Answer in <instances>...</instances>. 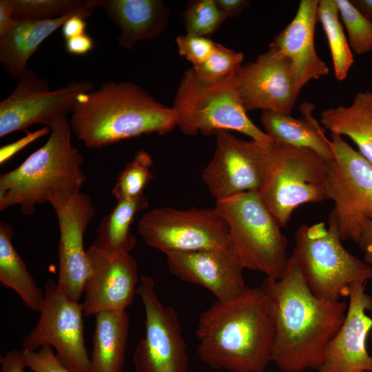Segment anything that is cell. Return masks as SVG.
Returning <instances> with one entry per match:
<instances>
[{
  "instance_id": "6da1fadb",
  "label": "cell",
  "mask_w": 372,
  "mask_h": 372,
  "mask_svg": "<svg viewBox=\"0 0 372 372\" xmlns=\"http://www.w3.org/2000/svg\"><path fill=\"white\" fill-rule=\"evenodd\" d=\"M261 287L269 298L275 324L272 362L283 372L318 370L348 304L316 296L292 256L284 275L279 279L266 277Z\"/></svg>"
},
{
  "instance_id": "7a4b0ae2",
  "label": "cell",
  "mask_w": 372,
  "mask_h": 372,
  "mask_svg": "<svg viewBox=\"0 0 372 372\" xmlns=\"http://www.w3.org/2000/svg\"><path fill=\"white\" fill-rule=\"evenodd\" d=\"M200 359L210 368L265 372L272 362L275 324L263 288L247 287L216 300L200 313L196 329Z\"/></svg>"
},
{
  "instance_id": "3957f363",
  "label": "cell",
  "mask_w": 372,
  "mask_h": 372,
  "mask_svg": "<svg viewBox=\"0 0 372 372\" xmlns=\"http://www.w3.org/2000/svg\"><path fill=\"white\" fill-rule=\"evenodd\" d=\"M69 121L72 130L89 148L143 134L163 135L177 126L172 107L127 81H106L98 90L81 95Z\"/></svg>"
},
{
  "instance_id": "277c9868",
  "label": "cell",
  "mask_w": 372,
  "mask_h": 372,
  "mask_svg": "<svg viewBox=\"0 0 372 372\" xmlns=\"http://www.w3.org/2000/svg\"><path fill=\"white\" fill-rule=\"evenodd\" d=\"M47 142L20 165L0 176V210L19 206L26 216L39 205L81 192L86 176L82 154L72 144L68 116L50 127Z\"/></svg>"
},
{
  "instance_id": "5b68a950",
  "label": "cell",
  "mask_w": 372,
  "mask_h": 372,
  "mask_svg": "<svg viewBox=\"0 0 372 372\" xmlns=\"http://www.w3.org/2000/svg\"><path fill=\"white\" fill-rule=\"evenodd\" d=\"M215 209L225 220L233 247L245 269L279 279L289 257L282 226L262 203L257 191L217 200Z\"/></svg>"
},
{
  "instance_id": "8992f818",
  "label": "cell",
  "mask_w": 372,
  "mask_h": 372,
  "mask_svg": "<svg viewBox=\"0 0 372 372\" xmlns=\"http://www.w3.org/2000/svg\"><path fill=\"white\" fill-rule=\"evenodd\" d=\"M328 223V227L322 222L300 225L295 235L291 256L316 296L338 301L348 298L353 283L372 279V266L344 247L331 213Z\"/></svg>"
},
{
  "instance_id": "52a82bcc",
  "label": "cell",
  "mask_w": 372,
  "mask_h": 372,
  "mask_svg": "<svg viewBox=\"0 0 372 372\" xmlns=\"http://www.w3.org/2000/svg\"><path fill=\"white\" fill-rule=\"evenodd\" d=\"M172 108L177 115V126L186 135L200 132L211 136L217 130H233L260 143L273 141L247 116L239 95L237 71L216 84L203 85L193 68L187 69Z\"/></svg>"
},
{
  "instance_id": "ba28073f",
  "label": "cell",
  "mask_w": 372,
  "mask_h": 372,
  "mask_svg": "<svg viewBox=\"0 0 372 372\" xmlns=\"http://www.w3.org/2000/svg\"><path fill=\"white\" fill-rule=\"evenodd\" d=\"M265 147L266 169L258 192L280 225L286 227L298 206L326 200L327 161L307 148L273 141Z\"/></svg>"
},
{
  "instance_id": "9c48e42d",
  "label": "cell",
  "mask_w": 372,
  "mask_h": 372,
  "mask_svg": "<svg viewBox=\"0 0 372 372\" xmlns=\"http://www.w3.org/2000/svg\"><path fill=\"white\" fill-rule=\"evenodd\" d=\"M334 158L327 162L324 181L331 214L342 241L358 243L364 227L372 221V164L340 135L331 133Z\"/></svg>"
},
{
  "instance_id": "30bf717a",
  "label": "cell",
  "mask_w": 372,
  "mask_h": 372,
  "mask_svg": "<svg viewBox=\"0 0 372 372\" xmlns=\"http://www.w3.org/2000/svg\"><path fill=\"white\" fill-rule=\"evenodd\" d=\"M137 230L147 245L166 256L234 249L228 226L215 207L186 210L155 208L142 216Z\"/></svg>"
},
{
  "instance_id": "8fae6325",
  "label": "cell",
  "mask_w": 372,
  "mask_h": 372,
  "mask_svg": "<svg viewBox=\"0 0 372 372\" xmlns=\"http://www.w3.org/2000/svg\"><path fill=\"white\" fill-rule=\"evenodd\" d=\"M39 313L36 326L23 340V349L37 351L50 347L70 371L90 372L83 303L65 293L57 282L48 279Z\"/></svg>"
},
{
  "instance_id": "7c38bea8",
  "label": "cell",
  "mask_w": 372,
  "mask_h": 372,
  "mask_svg": "<svg viewBox=\"0 0 372 372\" xmlns=\"http://www.w3.org/2000/svg\"><path fill=\"white\" fill-rule=\"evenodd\" d=\"M137 295L145 310V334L133 353L135 372H188L186 342L175 309L164 305L154 279L140 277Z\"/></svg>"
},
{
  "instance_id": "4fadbf2b",
  "label": "cell",
  "mask_w": 372,
  "mask_h": 372,
  "mask_svg": "<svg viewBox=\"0 0 372 372\" xmlns=\"http://www.w3.org/2000/svg\"><path fill=\"white\" fill-rule=\"evenodd\" d=\"M88 81H72L50 90L48 80L28 70L13 92L0 102V137L34 124L52 126L71 114L80 96L94 90Z\"/></svg>"
},
{
  "instance_id": "5bb4252c",
  "label": "cell",
  "mask_w": 372,
  "mask_h": 372,
  "mask_svg": "<svg viewBox=\"0 0 372 372\" xmlns=\"http://www.w3.org/2000/svg\"><path fill=\"white\" fill-rule=\"evenodd\" d=\"M214 154L202 173L210 194L221 200L258 191L266 169L265 144L245 141L228 130H217Z\"/></svg>"
},
{
  "instance_id": "9a60e30c",
  "label": "cell",
  "mask_w": 372,
  "mask_h": 372,
  "mask_svg": "<svg viewBox=\"0 0 372 372\" xmlns=\"http://www.w3.org/2000/svg\"><path fill=\"white\" fill-rule=\"evenodd\" d=\"M238 92L244 109L291 114L300 91L289 59L270 44L254 61L237 70Z\"/></svg>"
},
{
  "instance_id": "2e32d148",
  "label": "cell",
  "mask_w": 372,
  "mask_h": 372,
  "mask_svg": "<svg viewBox=\"0 0 372 372\" xmlns=\"http://www.w3.org/2000/svg\"><path fill=\"white\" fill-rule=\"evenodd\" d=\"M84 316L126 310L137 294L140 278L136 260L127 252H109L94 245L86 249Z\"/></svg>"
},
{
  "instance_id": "e0dca14e",
  "label": "cell",
  "mask_w": 372,
  "mask_h": 372,
  "mask_svg": "<svg viewBox=\"0 0 372 372\" xmlns=\"http://www.w3.org/2000/svg\"><path fill=\"white\" fill-rule=\"evenodd\" d=\"M50 204L56 212L60 234L57 284L65 293L79 300L87 276L83 236L96 209L90 196L81 192L56 198Z\"/></svg>"
},
{
  "instance_id": "ac0fdd59",
  "label": "cell",
  "mask_w": 372,
  "mask_h": 372,
  "mask_svg": "<svg viewBox=\"0 0 372 372\" xmlns=\"http://www.w3.org/2000/svg\"><path fill=\"white\" fill-rule=\"evenodd\" d=\"M366 282L350 287L344 320L329 342L318 372H372V355L366 338L372 329V298L365 291Z\"/></svg>"
},
{
  "instance_id": "d6986e66",
  "label": "cell",
  "mask_w": 372,
  "mask_h": 372,
  "mask_svg": "<svg viewBox=\"0 0 372 372\" xmlns=\"http://www.w3.org/2000/svg\"><path fill=\"white\" fill-rule=\"evenodd\" d=\"M167 262L174 276L206 288L216 300L232 298L247 287L245 268L234 249L172 254Z\"/></svg>"
},
{
  "instance_id": "ffe728a7",
  "label": "cell",
  "mask_w": 372,
  "mask_h": 372,
  "mask_svg": "<svg viewBox=\"0 0 372 372\" xmlns=\"http://www.w3.org/2000/svg\"><path fill=\"white\" fill-rule=\"evenodd\" d=\"M320 0H301L291 20L270 43L290 61L296 85L301 89L310 81L329 73V68L318 55L314 33Z\"/></svg>"
},
{
  "instance_id": "44dd1931",
  "label": "cell",
  "mask_w": 372,
  "mask_h": 372,
  "mask_svg": "<svg viewBox=\"0 0 372 372\" xmlns=\"http://www.w3.org/2000/svg\"><path fill=\"white\" fill-rule=\"evenodd\" d=\"M94 3L120 28L118 43L127 50L158 37L169 21V8L161 0H94Z\"/></svg>"
},
{
  "instance_id": "7402d4cb",
  "label": "cell",
  "mask_w": 372,
  "mask_h": 372,
  "mask_svg": "<svg viewBox=\"0 0 372 372\" xmlns=\"http://www.w3.org/2000/svg\"><path fill=\"white\" fill-rule=\"evenodd\" d=\"M314 109L313 104L305 102L300 106L302 115L299 118L291 114L262 111L260 119L265 132L273 141L309 149L329 161L334 158L331 141L327 137L325 129L313 117Z\"/></svg>"
},
{
  "instance_id": "603a6c76",
  "label": "cell",
  "mask_w": 372,
  "mask_h": 372,
  "mask_svg": "<svg viewBox=\"0 0 372 372\" xmlns=\"http://www.w3.org/2000/svg\"><path fill=\"white\" fill-rule=\"evenodd\" d=\"M80 13L47 20L14 19L12 28L0 37V62L8 74L19 79L27 70L28 60L40 44L69 18Z\"/></svg>"
},
{
  "instance_id": "cb8c5ba5",
  "label": "cell",
  "mask_w": 372,
  "mask_h": 372,
  "mask_svg": "<svg viewBox=\"0 0 372 372\" xmlns=\"http://www.w3.org/2000/svg\"><path fill=\"white\" fill-rule=\"evenodd\" d=\"M130 322L126 310L95 315L90 372H123Z\"/></svg>"
},
{
  "instance_id": "d4e9b609",
  "label": "cell",
  "mask_w": 372,
  "mask_h": 372,
  "mask_svg": "<svg viewBox=\"0 0 372 372\" xmlns=\"http://www.w3.org/2000/svg\"><path fill=\"white\" fill-rule=\"evenodd\" d=\"M320 122L332 134L346 136L357 145L360 154L372 164V92H359L348 106L324 110Z\"/></svg>"
},
{
  "instance_id": "484cf974",
  "label": "cell",
  "mask_w": 372,
  "mask_h": 372,
  "mask_svg": "<svg viewBox=\"0 0 372 372\" xmlns=\"http://www.w3.org/2000/svg\"><path fill=\"white\" fill-rule=\"evenodd\" d=\"M12 225L0 222V282L14 290L25 306L39 312L43 298V291L28 271L25 263L16 251L12 239Z\"/></svg>"
},
{
  "instance_id": "4316f807",
  "label": "cell",
  "mask_w": 372,
  "mask_h": 372,
  "mask_svg": "<svg viewBox=\"0 0 372 372\" xmlns=\"http://www.w3.org/2000/svg\"><path fill=\"white\" fill-rule=\"evenodd\" d=\"M148 205L144 194L118 200L112 210L101 219L92 245L109 252L130 253L136 242L130 227L136 214Z\"/></svg>"
},
{
  "instance_id": "83f0119b",
  "label": "cell",
  "mask_w": 372,
  "mask_h": 372,
  "mask_svg": "<svg viewBox=\"0 0 372 372\" xmlns=\"http://www.w3.org/2000/svg\"><path fill=\"white\" fill-rule=\"evenodd\" d=\"M318 21L321 23L331 52L335 77L344 80L354 63L353 54L340 23L335 0H320Z\"/></svg>"
},
{
  "instance_id": "f1b7e54d",
  "label": "cell",
  "mask_w": 372,
  "mask_h": 372,
  "mask_svg": "<svg viewBox=\"0 0 372 372\" xmlns=\"http://www.w3.org/2000/svg\"><path fill=\"white\" fill-rule=\"evenodd\" d=\"M14 19L47 20L80 13L87 17L96 6L94 0H10Z\"/></svg>"
},
{
  "instance_id": "f546056e",
  "label": "cell",
  "mask_w": 372,
  "mask_h": 372,
  "mask_svg": "<svg viewBox=\"0 0 372 372\" xmlns=\"http://www.w3.org/2000/svg\"><path fill=\"white\" fill-rule=\"evenodd\" d=\"M153 164L150 154L144 149L136 152L133 159L119 173L111 192L116 200L138 196L152 179L149 168Z\"/></svg>"
},
{
  "instance_id": "4dcf8cb0",
  "label": "cell",
  "mask_w": 372,
  "mask_h": 372,
  "mask_svg": "<svg viewBox=\"0 0 372 372\" xmlns=\"http://www.w3.org/2000/svg\"><path fill=\"white\" fill-rule=\"evenodd\" d=\"M243 54L216 43L208 59L192 67L198 82L203 85L216 84L236 72L242 65Z\"/></svg>"
},
{
  "instance_id": "1f68e13d",
  "label": "cell",
  "mask_w": 372,
  "mask_h": 372,
  "mask_svg": "<svg viewBox=\"0 0 372 372\" xmlns=\"http://www.w3.org/2000/svg\"><path fill=\"white\" fill-rule=\"evenodd\" d=\"M340 19L342 21L351 50L363 54L372 50V22L349 0H335Z\"/></svg>"
},
{
  "instance_id": "d6a6232c",
  "label": "cell",
  "mask_w": 372,
  "mask_h": 372,
  "mask_svg": "<svg viewBox=\"0 0 372 372\" xmlns=\"http://www.w3.org/2000/svg\"><path fill=\"white\" fill-rule=\"evenodd\" d=\"M227 19L215 0H197L189 3L184 13L187 34L207 37Z\"/></svg>"
},
{
  "instance_id": "836d02e7",
  "label": "cell",
  "mask_w": 372,
  "mask_h": 372,
  "mask_svg": "<svg viewBox=\"0 0 372 372\" xmlns=\"http://www.w3.org/2000/svg\"><path fill=\"white\" fill-rule=\"evenodd\" d=\"M176 43L179 54L190 61L193 67L206 61L216 45V42L207 37L187 33L178 36Z\"/></svg>"
},
{
  "instance_id": "e575fe53",
  "label": "cell",
  "mask_w": 372,
  "mask_h": 372,
  "mask_svg": "<svg viewBox=\"0 0 372 372\" xmlns=\"http://www.w3.org/2000/svg\"><path fill=\"white\" fill-rule=\"evenodd\" d=\"M27 368L33 372H72L48 346L37 351L21 350Z\"/></svg>"
},
{
  "instance_id": "d590c367",
  "label": "cell",
  "mask_w": 372,
  "mask_h": 372,
  "mask_svg": "<svg viewBox=\"0 0 372 372\" xmlns=\"http://www.w3.org/2000/svg\"><path fill=\"white\" fill-rule=\"evenodd\" d=\"M51 130L45 126L34 132L26 131V134L22 138L10 144L2 146L0 148V164L2 165L22 149L45 135L50 134Z\"/></svg>"
},
{
  "instance_id": "8d00e7d4",
  "label": "cell",
  "mask_w": 372,
  "mask_h": 372,
  "mask_svg": "<svg viewBox=\"0 0 372 372\" xmlns=\"http://www.w3.org/2000/svg\"><path fill=\"white\" fill-rule=\"evenodd\" d=\"M1 372H25L27 368L21 351L13 349L1 356Z\"/></svg>"
},
{
  "instance_id": "74e56055",
  "label": "cell",
  "mask_w": 372,
  "mask_h": 372,
  "mask_svg": "<svg viewBox=\"0 0 372 372\" xmlns=\"http://www.w3.org/2000/svg\"><path fill=\"white\" fill-rule=\"evenodd\" d=\"M94 47L92 37L83 34L66 40L65 48L68 53L82 55L90 52Z\"/></svg>"
},
{
  "instance_id": "f35d334b",
  "label": "cell",
  "mask_w": 372,
  "mask_h": 372,
  "mask_svg": "<svg viewBox=\"0 0 372 372\" xmlns=\"http://www.w3.org/2000/svg\"><path fill=\"white\" fill-rule=\"evenodd\" d=\"M85 18L79 15L67 19L62 25V34L65 40L85 33L87 24Z\"/></svg>"
},
{
  "instance_id": "ab89813d",
  "label": "cell",
  "mask_w": 372,
  "mask_h": 372,
  "mask_svg": "<svg viewBox=\"0 0 372 372\" xmlns=\"http://www.w3.org/2000/svg\"><path fill=\"white\" fill-rule=\"evenodd\" d=\"M215 2L227 19L238 16L251 4L247 0H215Z\"/></svg>"
},
{
  "instance_id": "60d3db41",
  "label": "cell",
  "mask_w": 372,
  "mask_h": 372,
  "mask_svg": "<svg viewBox=\"0 0 372 372\" xmlns=\"http://www.w3.org/2000/svg\"><path fill=\"white\" fill-rule=\"evenodd\" d=\"M14 10L10 0H0V37L6 34L13 25Z\"/></svg>"
},
{
  "instance_id": "b9f144b4",
  "label": "cell",
  "mask_w": 372,
  "mask_h": 372,
  "mask_svg": "<svg viewBox=\"0 0 372 372\" xmlns=\"http://www.w3.org/2000/svg\"><path fill=\"white\" fill-rule=\"evenodd\" d=\"M364 254V261L372 266V221H368L358 243Z\"/></svg>"
},
{
  "instance_id": "7bdbcfd3",
  "label": "cell",
  "mask_w": 372,
  "mask_h": 372,
  "mask_svg": "<svg viewBox=\"0 0 372 372\" xmlns=\"http://www.w3.org/2000/svg\"><path fill=\"white\" fill-rule=\"evenodd\" d=\"M356 8L372 22V0H351Z\"/></svg>"
},
{
  "instance_id": "ee69618b",
  "label": "cell",
  "mask_w": 372,
  "mask_h": 372,
  "mask_svg": "<svg viewBox=\"0 0 372 372\" xmlns=\"http://www.w3.org/2000/svg\"><path fill=\"white\" fill-rule=\"evenodd\" d=\"M369 335H370L371 344V347H372V332L370 333Z\"/></svg>"
}]
</instances>
